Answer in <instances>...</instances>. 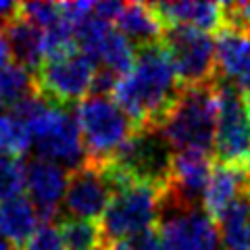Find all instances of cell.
<instances>
[{"label": "cell", "instance_id": "cell-1", "mask_svg": "<svg viewBox=\"0 0 250 250\" xmlns=\"http://www.w3.org/2000/svg\"><path fill=\"white\" fill-rule=\"evenodd\" d=\"M182 90L173 62L161 42L138 50L134 67L119 77L111 96L127 113L136 129H156Z\"/></svg>", "mask_w": 250, "mask_h": 250}, {"label": "cell", "instance_id": "cell-19", "mask_svg": "<svg viewBox=\"0 0 250 250\" xmlns=\"http://www.w3.org/2000/svg\"><path fill=\"white\" fill-rule=\"evenodd\" d=\"M57 229L67 250H100L104 246L103 229L96 221L62 217L59 219Z\"/></svg>", "mask_w": 250, "mask_h": 250}, {"label": "cell", "instance_id": "cell-30", "mask_svg": "<svg viewBox=\"0 0 250 250\" xmlns=\"http://www.w3.org/2000/svg\"><path fill=\"white\" fill-rule=\"evenodd\" d=\"M2 108H4V100H2V96H0V113H2Z\"/></svg>", "mask_w": 250, "mask_h": 250}, {"label": "cell", "instance_id": "cell-20", "mask_svg": "<svg viewBox=\"0 0 250 250\" xmlns=\"http://www.w3.org/2000/svg\"><path fill=\"white\" fill-rule=\"evenodd\" d=\"M36 94V75H31V71L21 67L19 62L11 61L0 71V96H2L4 104L17 106Z\"/></svg>", "mask_w": 250, "mask_h": 250}, {"label": "cell", "instance_id": "cell-28", "mask_svg": "<svg viewBox=\"0 0 250 250\" xmlns=\"http://www.w3.org/2000/svg\"><path fill=\"white\" fill-rule=\"evenodd\" d=\"M246 196L250 198V171H248V182H246Z\"/></svg>", "mask_w": 250, "mask_h": 250}, {"label": "cell", "instance_id": "cell-22", "mask_svg": "<svg viewBox=\"0 0 250 250\" xmlns=\"http://www.w3.org/2000/svg\"><path fill=\"white\" fill-rule=\"evenodd\" d=\"M25 188V165L21 159L0 156V202L21 196Z\"/></svg>", "mask_w": 250, "mask_h": 250}, {"label": "cell", "instance_id": "cell-6", "mask_svg": "<svg viewBox=\"0 0 250 250\" xmlns=\"http://www.w3.org/2000/svg\"><path fill=\"white\" fill-rule=\"evenodd\" d=\"M163 46L169 54L182 88L215 83L217 71V46L215 38L192 27H167Z\"/></svg>", "mask_w": 250, "mask_h": 250}, {"label": "cell", "instance_id": "cell-25", "mask_svg": "<svg viewBox=\"0 0 250 250\" xmlns=\"http://www.w3.org/2000/svg\"><path fill=\"white\" fill-rule=\"evenodd\" d=\"M127 244H129L131 250H163L159 231H156L154 228L152 229H146L142 233H138V236L131 238Z\"/></svg>", "mask_w": 250, "mask_h": 250}, {"label": "cell", "instance_id": "cell-13", "mask_svg": "<svg viewBox=\"0 0 250 250\" xmlns=\"http://www.w3.org/2000/svg\"><path fill=\"white\" fill-rule=\"evenodd\" d=\"M248 182V167L246 165H223L215 163L210 173L207 192H205V210L219 223V219L225 215L233 202L246 194Z\"/></svg>", "mask_w": 250, "mask_h": 250}, {"label": "cell", "instance_id": "cell-9", "mask_svg": "<svg viewBox=\"0 0 250 250\" xmlns=\"http://www.w3.org/2000/svg\"><path fill=\"white\" fill-rule=\"evenodd\" d=\"M159 238L163 250H219L221 231L205 207L161 205Z\"/></svg>", "mask_w": 250, "mask_h": 250}, {"label": "cell", "instance_id": "cell-29", "mask_svg": "<svg viewBox=\"0 0 250 250\" xmlns=\"http://www.w3.org/2000/svg\"><path fill=\"white\" fill-rule=\"evenodd\" d=\"M244 98H246V104H248V111H250V92H244Z\"/></svg>", "mask_w": 250, "mask_h": 250}, {"label": "cell", "instance_id": "cell-24", "mask_svg": "<svg viewBox=\"0 0 250 250\" xmlns=\"http://www.w3.org/2000/svg\"><path fill=\"white\" fill-rule=\"evenodd\" d=\"M23 250H67V248L62 244L59 229L50 223H42L34 236L29 238L27 244L23 246Z\"/></svg>", "mask_w": 250, "mask_h": 250}, {"label": "cell", "instance_id": "cell-31", "mask_svg": "<svg viewBox=\"0 0 250 250\" xmlns=\"http://www.w3.org/2000/svg\"><path fill=\"white\" fill-rule=\"evenodd\" d=\"M246 167H248V171H250V154H248V161H246Z\"/></svg>", "mask_w": 250, "mask_h": 250}, {"label": "cell", "instance_id": "cell-8", "mask_svg": "<svg viewBox=\"0 0 250 250\" xmlns=\"http://www.w3.org/2000/svg\"><path fill=\"white\" fill-rule=\"evenodd\" d=\"M96 67L83 52L75 50L59 59H48L36 71V92L50 104L65 106L88 98L96 80Z\"/></svg>", "mask_w": 250, "mask_h": 250}, {"label": "cell", "instance_id": "cell-7", "mask_svg": "<svg viewBox=\"0 0 250 250\" xmlns=\"http://www.w3.org/2000/svg\"><path fill=\"white\" fill-rule=\"evenodd\" d=\"M217 134H215V156L223 165H246L250 154V111L236 83L217 82Z\"/></svg>", "mask_w": 250, "mask_h": 250}, {"label": "cell", "instance_id": "cell-12", "mask_svg": "<svg viewBox=\"0 0 250 250\" xmlns=\"http://www.w3.org/2000/svg\"><path fill=\"white\" fill-rule=\"evenodd\" d=\"M69 184V171L46 159H34L25 167V188L44 223L57 219Z\"/></svg>", "mask_w": 250, "mask_h": 250}, {"label": "cell", "instance_id": "cell-16", "mask_svg": "<svg viewBox=\"0 0 250 250\" xmlns=\"http://www.w3.org/2000/svg\"><path fill=\"white\" fill-rule=\"evenodd\" d=\"M115 23H117V29L131 44H136L138 48L161 44L163 36H165V27H163L152 4H142V2L123 4Z\"/></svg>", "mask_w": 250, "mask_h": 250}, {"label": "cell", "instance_id": "cell-23", "mask_svg": "<svg viewBox=\"0 0 250 250\" xmlns=\"http://www.w3.org/2000/svg\"><path fill=\"white\" fill-rule=\"evenodd\" d=\"M19 17L46 31L52 25H57L62 19V15L59 4L54 2H19Z\"/></svg>", "mask_w": 250, "mask_h": 250}, {"label": "cell", "instance_id": "cell-3", "mask_svg": "<svg viewBox=\"0 0 250 250\" xmlns=\"http://www.w3.org/2000/svg\"><path fill=\"white\" fill-rule=\"evenodd\" d=\"M217 82L184 88L173 108L156 127V131L171 146V150L205 154H210L215 150L219 115Z\"/></svg>", "mask_w": 250, "mask_h": 250}, {"label": "cell", "instance_id": "cell-10", "mask_svg": "<svg viewBox=\"0 0 250 250\" xmlns=\"http://www.w3.org/2000/svg\"><path fill=\"white\" fill-rule=\"evenodd\" d=\"M111 198L113 190L106 184L100 167L85 163L80 169L69 171V184L61 210L73 219L96 221L98 217L104 215Z\"/></svg>", "mask_w": 250, "mask_h": 250}, {"label": "cell", "instance_id": "cell-32", "mask_svg": "<svg viewBox=\"0 0 250 250\" xmlns=\"http://www.w3.org/2000/svg\"><path fill=\"white\" fill-rule=\"evenodd\" d=\"M0 29H2V27H0ZM0 38H2V31H0Z\"/></svg>", "mask_w": 250, "mask_h": 250}, {"label": "cell", "instance_id": "cell-15", "mask_svg": "<svg viewBox=\"0 0 250 250\" xmlns=\"http://www.w3.org/2000/svg\"><path fill=\"white\" fill-rule=\"evenodd\" d=\"M2 31L13 61L25 67L27 71H38L44 62V31L19 15L11 23H6Z\"/></svg>", "mask_w": 250, "mask_h": 250}, {"label": "cell", "instance_id": "cell-21", "mask_svg": "<svg viewBox=\"0 0 250 250\" xmlns=\"http://www.w3.org/2000/svg\"><path fill=\"white\" fill-rule=\"evenodd\" d=\"M31 144L34 140L29 129L17 115H0V154L19 159L29 150Z\"/></svg>", "mask_w": 250, "mask_h": 250}, {"label": "cell", "instance_id": "cell-2", "mask_svg": "<svg viewBox=\"0 0 250 250\" xmlns=\"http://www.w3.org/2000/svg\"><path fill=\"white\" fill-rule=\"evenodd\" d=\"M13 113L29 129L40 159L52 161L69 171L85 165L88 156H85L82 131L71 113L57 104H50L38 94L13 106Z\"/></svg>", "mask_w": 250, "mask_h": 250}, {"label": "cell", "instance_id": "cell-26", "mask_svg": "<svg viewBox=\"0 0 250 250\" xmlns=\"http://www.w3.org/2000/svg\"><path fill=\"white\" fill-rule=\"evenodd\" d=\"M19 15V2H9V0H0V27L11 23Z\"/></svg>", "mask_w": 250, "mask_h": 250}, {"label": "cell", "instance_id": "cell-17", "mask_svg": "<svg viewBox=\"0 0 250 250\" xmlns=\"http://www.w3.org/2000/svg\"><path fill=\"white\" fill-rule=\"evenodd\" d=\"M38 228L40 215L31 200L17 196L0 202V238L9 242L15 250H23Z\"/></svg>", "mask_w": 250, "mask_h": 250}, {"label": "cell", "instance_id": "cell-4", "mask_svg": "<svg viewBox=\"0 0 250 250\" xmlns=\"http://www.w3.org/2000/svg\"><path fill=\"white\" fill-rule=\"evenodd\" d=\"M75 121L82 131L85 156L92 165H103L136 134L127 113L104 94H90L75 104Z\"/></svg>", "mask_w": 250, "mask_h": 250}, {"label": "cell", "instance_id": "cell-5", "mask_svg": "<svg viewBox=\"0 0 250 250\" xmlns=\"http://www.w3.org/2000/svg\"><path fill=\"white\" fill-rule=\"evenodd\" d=\"M163 192L165 188L150 184H131L115 192L100 223L104 242H125L152 229L161 219Z\"/></svg>", "mask_w": 250, "mask_h": 250}, {"label": "cell", "instance_id": "cell-11", "mask_svg": "<svg viewBox=\"0 0 250 250\" xmlns=\"http://www.w3.org/2000/svg\"><path fill=\"white\" fill-rule=\"evenodd\" d=\"M213 173V159L205 152H175L169 184L161 205L200 207Z\"/></svg>", "mask_w": 250, "mask_h": 250}, {"label": "cell", "instance_id": "cell-27", "mask_svg": "<svg viewBox=\"0 0 250 250\" xmlns=\"http://www.w3.org/2000/svg\"><path fill=\"white\" fill-rule=\"evenodd\" d=\"M100 250H131L127 242H104V246Z\"/></svg>", "mask_w": 250, "mask_h": 250}, {"label": "cell", "instance_id": "cell-14", "mask_svg": "<svg viewBox=\"0 0 250 250\" xmlns=\"http://www.w3.org/2000/svg\"><path fill=\"white\" fill-rule=\"evenodd\" d=\"M163 27H192L200 31H219L225 25L223 4L217 2H159L152 4Z\"/></svg>", "mask_w": 250, "mask_h": 250}, {"label": "cell", "instance_id": "cell-18", "mask_svg": "<svg viewBox=\"0 0 250 250\" xmlns=\"http://www.w3.org/2000/svg\"><path fill=\"white\" fill-rule=\"evenodd\" d=\"M217 225L228 250H250V198L246 194L225 210Z\"/></svg>", "mask_w": 250, "mask_h": 250}]
</instances>
